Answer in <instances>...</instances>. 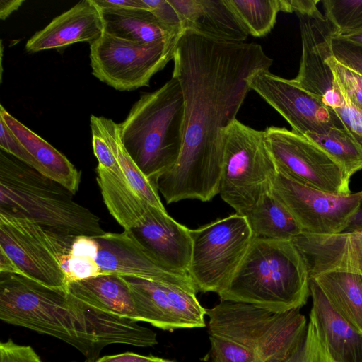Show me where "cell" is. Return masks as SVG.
<instances>
[{
	"mask_svg": "<svg viewBox=\"0 0 362 362\" xmlns=\"http://www.w3.org/2000/svg\"><path fill=\"white\" fill-rule=\"evenodd\" d=\"M122 277L130 291L136 322L170 332L206 326V308L197 300V291L166 282Z\"/></svg>",
	"mask_w": 362,
	"mask_h": 362,
	"instance_id": "cell-13",
	"label": "cell"
},
{
	"mask_svg": "<svg viewBox=\"0 0 362 362\" xmlns=\"http://www.w3.org/2000/svg\"><path fill=\"white\" fill-rule=\"evenodd\" d=\"M277 168L264 130L233 120L223 134L219 194L236 213L245 216L272 189Z\"/></svg>",
	"mask_w": 362,
	"mask_h": 362,
	"instance_id": "cell-7",
	"label": "cell"
},
{
	"mask_svg": "<svg viewBox=\"0 0 362 362\" xmlns=\"http://www.w3.org/2000/svg\"><path fill=\"white\" fill-rule=\"evenodd\" d=\"M207 362H282L304 336L300 309L275 313L255 305L220 300L206 309Z\"/></svg>",
	"mask_w": 362,
	"mask_h": 362,
	"instance_id": "cell-2",
	"label": "cell"
},
{
	"mask_svg": "<svg viewBox=\"0 0 362 362\" xmlns=\"http://www.w3.org/2000/svg\"><path fill=\"white\" fill-rule=\"evenodd\" d=\"M22 0H1L0 18L4 20L23 4Z\"/></svg>",
	"mask_w": 362,
	"mask_h": 362,
	"instance_id": "cell-42",
	"label": "cell"
},
{
	"mask_svg": "<svg viewBox=\"0 0 362 362\" xmlns=\"http://www.w3.org/2000/svg\"><path fill=\"white\" fill-rule=\"evenodd\" d=\"M0 117L14 136L42 167L44 175L66 188L78 191L81 173L61 152L8 113L1 105Z\"/></svg>",
	"mask_w": 362,
	"mask_h": 362,
	"instance_id": "cell-22",
	"label": "cell"
},
{
	"mask_svg": "<svg viewBox=\"0 0 362 362\" xmlns=\"http://www.w3.org/2000/svg\"><path fill=\"white\" fill-rule=\"evenodd\" d=\"M95 310L66 291L19 274L0 273L2 321L62 340L90 361L102 350L90 320Z\"/></svg>",
	"mask_w": 362,
	"mask_h": 362,
	"instance_id": "cell-3",
	"label": "cell"
},
{
	"mask_svg": "<svg viewBox=\"0 0 362 362\" xmlns=\"http://www.w3.org/2000/svg\"><path fill=\"white\" fill-rule=\"evenodd\" d=\"M92 257L99 275L112 274L176 284L198 292L189 274L168 269L132 230L92 238Z\"/></svg>",
	"mask_w": 362,
	"mask_h": 362,
	"instance_id": "cell-14",
	"label": "cell"
},
{
	"mask_svg": "<svg viewBox=\"0 0 362 362\" xmlns=\"http://www.w3.org/2000/svg\"><path fill=\"white\" fill-rule=\"evenodd\" d=\"M334 310L362 333V276L329 272L313 278Z\"/></svg>",
	"mask_w": 362,
	"mask_h": 362,
	"instance_id": "cell-27",
	"label": "cell"
},
{
	"mask_svg": "<svg viewBox=\"0 0 362 362\" xmlns=\"http://www.w3.org/2000/svg\"><path fill=\"white\" fill-rule=\"evenodd\" d=\"M96 172L97 182L110 214L126 230L137 227L149 204L140 197L127 180L98 165Z\"/></svg>",
	"mask_w": 362,
	"mask_h": 362,
	"instance_id": "cell-25",
	"label": "cell"
},
{
	"mask_svg": "<svg viewBox=\"0 0 362 362\" xmlns=\"http://www.w3.org/2000/svg\"><path fill=\"white\" fill-rule=\"evenodd\" d=\"M325 16L333 29V37L362 30V0H323Z\"/></svg>",
	"mask_w": 362,
	"mask_h": 362,
	"instance_id": "cell-31",
	"label": "cell"
},
{
	"mask_svg": "<svg viewBox=\"0 0 362 362\" xmlns=\"http://www.w3.org/2000/svg\"><path fill=\"white\" fill-rule=\"evenodd\" d=\"M313 305L310 320L333 362H362V333L331 306L313 279L309 281Z\"/></svg>",
	"mask_w": 362,
	"mask_h": 362,
	"instance_id": "cell-20",
	"label": "cell"
},
{
	"mask_svg": "<svg viewBox=\"0 0 362 362\" xmlns=\"http://www.w3.org/2000/svg\"><path fill=\"white\" fill-rule=\"evenodd\" d=\"M245 27L254 37L267 35L274 28L278 13H287L286 0H227Z\"/></svg>",
	"mask_w": 362,
	"mask_h": 362,
	"instance_id": "cell-30",
	"label": "cell"
},
{
	"mask_svg": "<svg viewBox=\"0 0 362 362\" xmlns=\"http://www.w3.org/2000/svg\"><path fill=\"white\" fill-rule=\"evenodd\" d=\"M328 153L349 177L362 170V147L343 127H334L322 134L304 135Z\"/></svg>",
	"mask_w": 362,
	"mask_h": 362,
	"instance_id": "cell-29",
	"label": "cell"
},
{
	"mask_svg": "<svg viewBox=\"0 0 362 362\" xmlns=\"http://www.w3.org/2000/svg\"><path fill=\"white\" fill-rule=\"evenodd\" d=\"M100 8L107 9H144L148 10L144 0H93Z\"/></svg>",
	"mask_w": 362,
	"mask_h": 362,
	"instance_id": "cell-40",
	"label": "cell"
},
{
	"mask_svg": "<svg viewBox=\"0 0 362 362\" xmlns=\"http://www.w3.org/2000/svg\"><path fill=\"white\" fill-rule=\"evenodd\" d=\"M277 170L310 187L339 196L351 194L349 177L321 147L284 127L264 130Z\"/></svg>",
	"mask_w": 362,
	"mask_h": 362,
	"instance_id": "cell-11",
	"label": "cell"
},
{
	"mask_svg": "<svg viewBox=\"0 0 362 362\" xmlns=\"http://www.w3.org/2000/svg\"><path fill=\"white\" fill-rule=\"evenodd\" d=\"M131 230L163 267L188 274L192 256L189 229L166 211L149 204L140 224Z\"/></svg>",
	"mask_w": 362,
	"mask_h": 362,
	"instance_id": "cell-17",
	"label": "cell"
},
{
	"mask_svg": "<svg viewBox=\"0 0 362 362\" xmlns=\"http://www.w3.org/2000/svg\"><path fill=\"white\" fill-rule=\"evenodd\" d=\"M332 50L338 62L362 75V46L332 37Z\"/></svg>",
	"mask_w": 362,
	"mask_h": 362,
	"instance_id": "cell-36",
	"label": "cell"
},
{
	"mask_svg": "<svg viewBox=\"0 0 362 362\" xmlns=\"http://www.w3.org/2000/svg\"><path fill=\"white\" fill-rule=\"evenodd\" d=\"M156 362H175V361H170V360H168V359H163V358H159V359H158Z\"/></svg>",
	"mask_w": 362,
	"mask_h": 362,
	"instance_id": "cell-45",
	"label": "cell"
},
{
	"mask_svg": "<svg viewBox=\"0 0 362 362\" xmlns=\"http://www.w3.org/2000/svg\"><path fill=\"white\" fill-rule=\"evenodd\" d=\"M104 33L100 8L93 0H83L55 17L25 44L28 52L62 48L78 42L91 44Z\"/></svg>",
	"mask_w": 362,
	"mask_h": 362,
	"instance_id": "cell-19",
	"label": "cell"
},
{
	"mask_svg": "<svg viewBox=\"0 0 362 362\" xmlns=\"http://www.w3.org/2000/svg\"><path fill=\"white\" fill-rule=\"evenodd\" d=\"M244 216L254 238L292 240L303 233L272 189L265 192Z\"/></svg>",
	"mask_w": 362,
	"mask_h": 362,
	"instance_id": "cell-26",
	"label": "cell"
},
{
	"mask_svg": "<svg viewBox=\"0 0 362 362\" xmlns=\"http://www.w3.org/2000/svg\"><path fill=\"white\" fill-rule=\"evenodd\" d=\"M335 37H339L354 44L362 46V30L344 36Z\"/></svg>",
	"mask_w": 362,
	"mask_h": 362,
	"instance_id": "cell-44",
	"label": "cell"
},
{
	"mask_svg": "<svg viewBox=\"0 0 362 362\" xmlns=\"http://www.w3.org/2000/svg\"><path fill=\"white\" fill-rule=\"evenodd\" d=\"M292 241L306 261L310 278L329 272L362 276V230L332 235L303 233Z\"/></svg>",
	"mask_w": 362,
	"mask_h": 362,
	"instance_id": "cell-18",
	"label": "cell"
},
{
	"mask_svg": "<svg viewBox=\"0 0 362 362\" xmlns=\"http://www.w3.org/2000/svg\"><path fill=\"white\" fill-rule=\"evenodd\" d=\"M100 10L104 32L124 40L151 44L168 40L184 33H177L167 27L148 10Z\"/></svg>",
	"mask_w": 362,
	"mask_h": 362,
	"instance_id": "cell-24",
	"label": "cell"
},
{
	"mask_svg": "<svg viewBox=\"0 0 362 362\" xmlns=\"http://www.w3.org/2000/svg\"><path fill=\"white\" fill-rule=\"evenodd\" d=\"M67 293L90 306L136 321L130 291L120 276L100 274L73 281L68 284Z\"/></svg>",
	"mask_w": 362,
	"mask_h": 362,
	"instance_id": "cell-23",
	"label": "cell"
},
{
	"mask_svg": "<svg viewBox=\"0 0 362 362\" xmlns=\"http://www.w3.org/2000/svg\"><path fill=\"white\" fill-rule=\"evenodd\" d=\"M101 132L108 143L119 167L134 190L149 204L166 211L156 187L145 176L124 147L118 124L104 117H96Z\"/></svg>",
	"mask_w": 362,
	"mask_h": 362,
	"instance_id": "cell-28",
	"label": "cell"
},
{
	"mask_svg": "<svg viewBox=\"0 0 362 362\" xmlns=\"http://www.w3.org/2000/svg\"><path fill=\"white\" fill-rule=\"evenodd\" d=\"M282 362H333L322 346L310 320L302 339Z\"/></svg>",
	"mask_w": 362,
	"mask_h": 362,
	"instance_id": "cell-33",
	"label": "cell"
},
{
	"mask_svg": "<svg viewBox=\"0 0 362 362\" xmlns=\"http://www.w3.org/2000/svg\"><path fill=\"white\" fill-rule=\"evenodd\" d=\"M73 195L59 183L0 151V211L30 218L69 236L105 234L99 217L74 201Z\"/></svg>",
	"mask_w": 362,
	"mask_h": 362,
	"instance_id": "cell-5",
	"label": "cell"
},
{
	"mask_svg": "<svg viewBox=\"0 0 362 362\" xmlns=\"http://www.w3.org/2000/svg\"><path fill=\"white\" fill-rule=\"evenodd\" d=\"M90 122L92 132L93 149L94 155L98 161V165L103 167L119 177L127 180L101 132L96 119V116L91 115Z\"/></svg>",
	"mask_w": 362,
	"mask_h": 362,
	"instance_id": "cell-34",
	"label": "cell"
},
{
	"mask_svg": "<svg viewBox=\"0 0 362 362\" xmlns=\"http://www.w3.org/2000/svg\"><path fill=\"white\" fill-rule=\"evenodd\" d=\"M333 111L342 127L352 135L362 147V111L354 107L345 98H344L342 105L333 110Z\"/></svg>",
	"mask_w": 362,
	"mask_h": 362,
	"instance_id": "cell-37",
	"label": "cell"
},
{
	"mask_svg": "<svg viewBox=\"0 0 362 362\" xmlns=\"http://www.w3.org/2000/svg\"><path fill=\"white\" fill-rule=\"evenodd\" d=\"M0 362H42L32 347L11 339L0 344Z\"/></svg>",
	"mask_w": 362,
	"mask_h": 362,
	"instance_id": "cell-39",
	"label": "cell"
},
{
	"mask_svg": "<svg viewBox=\"0 0 362 362\" xmlns=\"http://www.w3.org/2000/svg\"><path fill=\"white\" fill-rule=\"evenodd\" d=\"M325 61L343 98L362 111V75L341 64L333 55Z\"/></svg>",
	"mask_w": 362,
	"mask_h": 362,
	"instance_id": "cell-32",
	"label": "cell"
},
{
	"mask_svg": "<svg viewBox=\"0 0 362 362\" xmlns=\"http://www.w3.org/2000/svg\"><path fill=\"white\" fill-rule=\"evenodd\" d=\"M0 148L44 175L40 164L14 136L1 117Z\"/></svg>",
	"mask_w": 362,
	"mask_h": 362,
	"instance_id": "cell-35",
	"label": "cell"
},
{
	"mask_svg": "<svg viewBox=\"0 0 362 362\" xmlns=\"http://www.w3.org/2000/svg\"><path fill=\"white\" fill-rule=\"evenodd\" d=\"M76 238L0 211V252L13 262L19 275L47 287L67 292L68 261Z\"/></svg>",
	"mask_w": 362,
	"mask_h": 362,
	"instance_id": "cell-8",
	"label": "cell"
},
{
	"mask_svg": "<svg viewBox=\"0 0 362 362\" xmlns=\"http://www.w3.org/2000/svg\"><path fill=\"white\" fill-rule=\"evenodd\" d=\"M148 11L162 23L177 33H183L180 18L168 0H144Z\"/></svg>",
	"mask_w": 362,
	"mask_h": 362,
	"instance_id": "cell-38",
	"label": "cell"
},
{
	"mask_svg": "<svg viewBox=\"0 0 362 362\" xmlns=\"http://www.w3.org/2000/svg\"><path fill=\"white\" fill-rule=\"evenodd\" d=\"M306 261L292 240L254 238L220 300L255 305L275 313L300 309L310 295Z\"/></svg>",
	"mask_w": 362,
	"mask_h": 362,
	"instance_id": "cell-4",
	"label": "cell"
},
{
	"mask_svg": "<svg viewBox=\"0 0 362 362\" xmlns=\"http://www.w3.org/2000/svg\"><path fill=\"white\" fill-rule=\"evenodd\" d=\"M173 62L184 99L182 146L156 186L167 204L208 202L219 194L224 132L250 90L248 79L273 60L257 43L219 42L187 30Z\"/></svg>",
	"mask_w": 362,
	"mask_h": 362,
	"instance_id": "cell-1",
	"label": "cell"
},
{
	"mask_svg": "<svg viewBox=\"0 0 362 362\" xmlns=\"http://www.w3.org/2000/svg\"><path fill=\"white\" fill-rule=\"evenodd\" d=\"M184 30L224 42H244L248 33L227 0H168Z\"/></svg>",
	"mask_w": 362,
	"mask_h": 362,
	"instance_id": "cell-21",
	"label": "cell"
},
{
	"mask_svg": "<svg viewBox=\"0 0 362 362\" xmlns=\"http://www.w3.org/2000/svg\"><path fill=\"white\" fill-rule=\"evenodd\" d=\"M272 191L303 232L313 235L344 232L362 198V191L335 195L299 183L278 170Z\"/></svg>",
	"mask_w": 362,
	"mask_h": 362,
	"instance_id": "cell-12",
	"label": "cell"
},
{
	"mask_svg": "<svg viewBox=\"0 0 362 362\" xmlns=\"http://www.w3.org/2000/svg\"><path fill=\"white\" fill-rule=\"evenodd\" d=\"M159 357L144 356L132 352H126L116 355L105 356L95 362H156Z\"/></svg>",
	"mask_w": 362,
	"mask_h": 362,
	"instance_id": "cell-41",
	"label": "cell"
},
{
	"mask_svg": "<svg viewBox=\"0 0 362 362\" xmlns=\"http://www.w3.org/2000/svg\"><path fill=\"white\" fill-rule=\"evenodd\" d=\"M192 256L188 274L198 291H223L254 238L246 218L238 213L189 229Z\"/></svg>",
	"mask_w": 362,
	"mask_h": 362,
	"instance_id": "cell-9",
	"label": "cell"
},
{
	"mask_svg": "<svg viewBox=\"0 0 362 362\" xmlns=\"http://www.w3.org/2000/svg\"><path fill=\"white\" fill-rule=\"evenodd\" d=\"M296 14L299 22L302 54L298 75L292 80L333 110L342 105L344 98L325 61L333 55L332 27L317 8Z\"/></svg>",
	"mask_w": 362,
	"mask_h": 362,
	"instance_id": "cell-15",
	"label": "cell"
},
{
	"mask_svg": "<svg viewBox=\"0 0 362 362\" xmlns=\"http://www.w3.org/2000/svg\"><path fill=\"white\" fill-rule=\"evenodd\" d=\"M248 84L298 134H322L339 127L337 122L340 121L334 112L292 79L281 78L272 74L269 69H264L252 75Z\"/></svg>",
	"mask_w": 362,
	"mask_h": 362,
	"instance_id": "cell-16",
	"label": "cell"
},
{
	"mask_svg": "<svg viewBox=\"0 0 362 362\" xmlns=\"http://www.w3.org/2000/svg\"><path fill=\"white\" fill-rule=\"evenodd\" d=\"M362 230V198L358 210L350 219L344 232H353Z\"/></svg>",
	"mask_w": 362,
	"mask_h": 362,
	"instance_id": "cell-43",
	"label": "cell"
},
{
	"mask_svg": "<svg viewBox=\"0 0 362 362\" xmlns=\"http://www.w3.org/2000/svg\"><path fill=\"white\" fill-rule=\"evenodd\" d=\"M182 35L165 41L141 44L104 32L90 44L92 74L121 91L148 86L151 78L173 59Z\"/></svg>",
	"mask_w": 362,
	"mask_h": 362,
	"instance_id": "cell-10",
	"label": "cell"
},
{
	"mask_svg": "<svg viewBox=\"0 0 362 362\" xmlns=\"http://www.w3.org/2000/svg\"><path fill=\"white\" fill-rule=\"evenodd\" d=\"M183 120L182 89L172 76L158 89L141 94L126 119L118 124L124 147L155 186L158 179L178 160Z\"/></svg>",
	"mask_w": 362,
	"mask_h": 362,
	"instance_id": "cell-6",
	"label": "cell"
}]
</instances>
